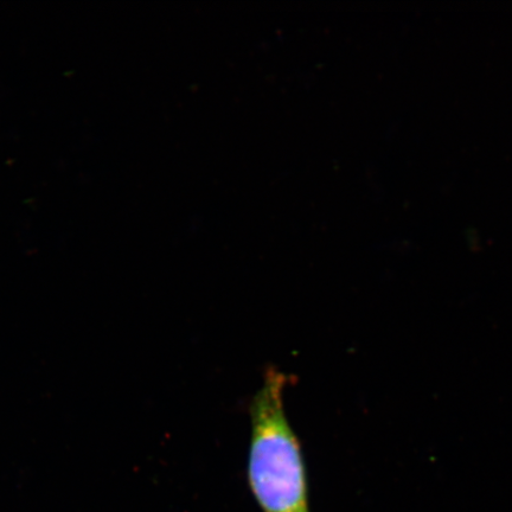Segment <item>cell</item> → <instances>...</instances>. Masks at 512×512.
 Listing matches in <instances>:
<instances>
[{"label": "cell", "instance_id": "6da1fadb", "mask_svg": "<svg viewBox=\"0 0 512 512\" xmlns=\"http://www.w3.org/2000/svg\"><path fill=\"white\" fill-rule=\"evenodd\" d=\"M288 377L268 368L249 406L248 480L264 512H310L302 444L285 409Z\"/></svg>", "mask_w": 512, "mask_h": 512}]
</instances>
